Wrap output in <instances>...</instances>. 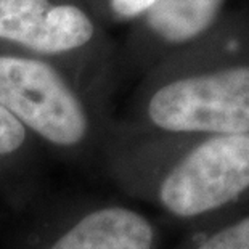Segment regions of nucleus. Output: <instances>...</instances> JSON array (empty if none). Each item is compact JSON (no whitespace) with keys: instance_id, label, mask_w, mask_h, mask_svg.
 I'll list each match as a JSON object with an SVG mask.
<instances>
[{"instance_id":"0eeeda50","label":"nucleus","mask_w":249,"mask_h":249,"mask_svg":"<svg viewBox=\"0 0 249 249\" xmlns=\"http://www.w3.org/2000/svg\"><path fill=\"white\" fill-rule=\"evenodd\" d=\"M31 135L0 105V166L12 164L28 155Z\"/></svg>"},{"instance_id":"39448f33","label":"nucleus","mask_w":249,"mask_h":249,"mask_svg":"<svg viewBox=\"0 0 249 249\" xmlns=\"http://www.w3.org/2000/svg\"><path fill=\"white\" fill-rule=\"evenodd\" d=\"M93 24L81 8L49 0H0V39L40 55H61L87 45Z\"/></svg>"},{"instance_id":"f03ea898","label":"nucleus","mask_w":249,"mask_h":249,"mask_svg":"<svg viewBox=\"0 0 249 249\" xmlns=\"http://www.w3.org/2000/svg\"><path fill=\"white\" fill-rule=\"evenodd\" d=\"M249 190V134L208 135L177 156L156 185L167 214L192 220L233 203Z\"/></svg>"},{"instance_id":"7ed1b4c3","label":"nucleus","mask_w":249,"mask_h":249,"mask_svg":"<svg viewBox=\"0 0 249 249\" xmlns=\"http://www.w3.org/2000/svg\"><path fill=\"white\" fill-rule=\"evenodd\" d=\"M146 114L169 134H249V66L167 82L151 95Z\"/></svg>"},{"instance_id":"20e7f679","label":"nucleus","mask_w":249,"mask_h":249,"mask_svg":"<svg viewBox=\"0 0 249 249\" xmlns=\"http://www.w3.org/2000/svg\"><path fill=\"white\" fill-rule=\"evenodd\" d=\"M158 230L140 211L98 203L58 220L29 249H156Z\"/></svg>"},{"instance_id":"6e6552de","label":"nucleus","mask_w":249,"mask_h":249,"mask_svg":"<svg viewBox=\"0 0 249 249\" xmlns=\"http://www.w3.org/2000/svg\"><path fill=\"white\" fill-rule=\"evenodd\" d=\"M195 249H249V215L209 233Z\"/></svg>"},{"instance_id":"423d86ee","label":"nucleus","mask_w":249,"mask_h":249,"mask_svg":"<svg viewBox=\"0 0 249 249\" xmlns=\"http://www.w3.org/2000/svg\"><path fill=\"white\" fill-rule=\"evenodd\" d=\"M224 0H156L146 12L155 33L172 44L192 40L203 34L219 13Z\"/></svg>"},{"instance_id":"f257e3e1","label":"nucleus","mask_w":249,"mask_h":249,"mask_svg":"<svg viewBox=\"0 0 249 249\" xmlns=\"http://www.w3.org/2000/svg\"><path fill=\"white\" fill-rule=\"evenodd\" d=\"M0 105L29 135L63 155L79 156L95 150L87 107L50 63L0 55Z\"/></svg>"},{"instance_id":"1a4fd4ad","label":"nucleus","mask_w":249,"mask_h":249,"mask_svg":"<svg viewBox=\"0 0 249 249\" xmlns=\"http://www.w3.org/2000/svg\"><path fill=\"white\" fill-rule=\"evenodd\" d=\"M155 3L156 0H111V7L116 15L123 18L139 17L140 13L148 12Z\"/></svg>"}]
</instances>
